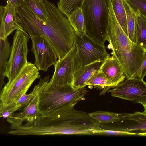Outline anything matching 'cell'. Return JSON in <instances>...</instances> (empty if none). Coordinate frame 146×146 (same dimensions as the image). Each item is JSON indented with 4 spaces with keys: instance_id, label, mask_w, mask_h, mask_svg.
Listing matches in <instances>:
<instances>
[{
    "instance_id": "8992f818",
    "label": "cell",
    "mask_w": 146,
    "mask_h": 146,
    "mask_svg": "<svg viewBox=\"0 0 146 146\" xmlns=\"http://www.w3.org/2000/svg\"><path fill=\"white\" fill-rule=\"evenodd\" d=\"M39 70L34 64L27 62L11 81L4 84L0 94V101L13 102L26 94L34 81L40 78Z\"/></svg>"
},
{
    "instance_id": "4dcf8cb0",
    "label": "cell",
    "mask_w": 146,
    "mask_h": 146,
    "mask_svg": "<svg viewBox=\"0 0 146 146\" xmlns=\"http://www.w3.org/2000/svg\"><path fill=\"white\" fill-rule=\"evenodd\" d=\"M15 7L17 12L22 5L23 0H7Z\"/></svg>"
},
{
    "instance_id": "2e32d148",
    "label": "cell",
    "mask_w": 146,
    "mask_h": 146,
    "mask_svg": "<svg viewBox=\"0 0 146 146\" xmlns=\"http://www.w3.org/2000/svg\"><path fill=\"white\" fill-rule=\"evenodd\" d=\"M4 30L1 39H6L15 30H24L16 19L17 11L15 7L8 1L4 6Z\"/></svg>"
},
{
    "instance_id": "4316f807",
    "label": "cell",
    "mask_w": 146,
    "mask_h": 146,
    "mask_svg": "<svg viewBox=\"0 0 146 146\" xmlns=\"http://www.w3.org/2000/svg\"><path fill=\"white\" fill-rule=\"evenodd\" d=\"M92 134L110 135H134L137 134L130 132L105 129L98 126L92 130Z\"/></svg>"
},
{
    "instance_id": "7402d4cb",
    "label": "cell",
    "mask_w": 146,
    "mask_h": 146,
    "mask_svg": "<svg viewBox=\"0 0 146 146\" xmlns=\"http://www.w3.org/2000/svg\"><path fill=\"white\" fill-rule=\"evenodd\" d=\"M135 15L137 44L146 48V18L137 12Z\"/></svg>"
},
{
    "instance_id": "52a82bcc",
    "label": "cell",
    "mask_w": 146,
    "mask_h": 146,
    "mask_svg": "<svg viewBox=\"0 0 146 146\" xmlns=\"http://www.w3.org/2000/svg\"><path fill=\"white\" fill-rule=\"evenodd\" d=\"M30 37L24 30H17L13 36V43L6 66L5 76L11 81L27 62V43Z\"/></svg>"
},
{
    "instance_id": "5b68a950",
    "label": "cell",
    "mask_w": 146,
    "mask_h": 146,
    "mask_svg": "<svg viewBox=\"0 0 146 146\" xmlns=\"http://www.w3.org/2000/svg\"><path fill=\"white\" fill-rule=\"evenodd\" d=\"M81 8L86 34L104 44L109 17L107 0H83Z\"/></svg>"
},
{
    "instance_id": "5bb4252c",
    "label": "cell",
    "mask_w": 146,
    "mask_h": 146,
    "mask_svg": "<svg viewBox=\"0 0 146 146\" xmlns=\"http://www.w3.org/2000/svg\"><path fill=\"white\" fill-rule=\"evenodd\" d=\"M109 56L102 58L90 64L78 66L74 75L72 86L74 89L85 87L91 77L99 71L106 59Z\"/></svg>"
},
{
    "instance_id": "30bf717a",
    "label": "cell",
    "mask_w": 146,
    "mask_h": 146,
    "mask_svg": "<svg viewBox=\"0 0 146 146\" xmlns=\"http://www.w3.org/2000/svg\"><path fill=\"white\" fill-rule=\"evenodd\" d=\"M119 121L100 124V126L105 129L130 132L140 136L146 135V111L133 113H121Z\"/></svg>"
},
{
    "instance_id": "f1b7e54d",
    "label": "cell",
    "mask_w": 146,
    "mask_h": 146,
    "mask_svg": "<svg viewBox=\"0 0 146 146\" xmlns=\"http://www.w3.org/2000/svg\"><path fill=\"white\" fill-rule=\"evenodd\" d=\"M146 58L141 66L130 78H134L143 80L146 74Z\"/></svg>"
},
{
    "instance_id": "484cf974",
    "label": "cell",
    "mask_w": 146,
    "mask_h": 146,
    "mask_svg": "<svg viewBox=\"0 0 146 146\" xmlns=\"http://www.w3.org/2000/svg\"><path fill=\"white\" fill-rule=\"evenodd\" d=\"M19 109L15 101L7 103L0 101V118L3 117L7 119L12 113Z\"/></svg>"
},
{
    "instance_id": "e0dca14e",
    "label": "cell",
    "mask_w": 146,
    "mask_h": 146,
    "mask_svg": "<svg viewBox=\"0 0 146 146\" xmlns=\"http://www.w3.org/2000/svg\"><path fill=\"white\" fill-rule=\"evenodd\" d=\"M11 50L8 38L5 40L0 39V94L4 84L6 64L9 58Z\"/></svg>"
},
{
    "instance_id": "44dd1931",
    "label": "cell",
    "mask_w": 146,
    "mask_h": 146,
    "mask_svg": "<svg viewBox=\"0 0 146 146\" xmlns=\"http://www.w3.org/2000/svg\"><path fill=\"white\" fill-rule=\"evenodd\" d=\"M93 86L94 88L103 90L100 94H104L112 87L107 80L104 75L98 71L93 74L86 83V86Z\"/></svg>"
},
{
    "instance_id": "ffe728a7",
    "label": "cell",
    "mask_w": 146,
    "mask_h": 146,
    "mask_svg": "<svg viewBox=\"0 0 146 146\" xmlns=\"http://www.w3.org/2000/svg\"><path fill=\"white\" fill-rule=\"evenodd\" d=\"M22 5L40 19L43 21L47 19L48 12L44 0H23Z\"/></svg>"
},
{
    "instance_id": "1f68e13d",
    "label": "cell",
    "mask_w": 146,
    "mask_h": 146,
    "mask_svg": "<svg viewBox=\"0 0 146 146\" xmlns=\"http://www.w3.org/2000/svg\"><path fill=\"white\" fill-rule=\"evenodd\" d=\"M37 0V1H42L43 0Z\"/></svg>"
},
{
    "instance_id": "d4e9b609",
    "label": "cell",
    "mask_w": 146,
    "mask_h": 146,
    "mask_svg": "<svg viewBox=\"0 0 146 146\" xmlns=\"http://www.w3.org/2000/svg\"><path fill=\"white\" fill-rule=\"evenodd\" d=\"M83 0H60L57 3L59 10L67 17L77 8L81 7Z\"/></svg>"
},
{
    "instance_id": "7c38bea8",
    "label": "cell",
    "mask_w": 146,
    "mask_h": 146,
    "mask_svg": "<svg viewBox=\"0 0 146 146\" xmlns=\"http://www.w3.org/2000/svg\"><path fill=\"white\" fill-rule=\"evenodd\" d=\"M32 42L31 50L35 58V64L39 70L46 72L58 58L53 47L48 40L41 36L29 35Z\"/></svg>"
},
{
    "instance_id": "83f0119b",
    "label": "cell",
    "mask_w": 146,
    "mask_h": 146,
    "mask_svg": "<svg viewBox=\"0 0 146 146\" xmlns=\"http://www.w3.org/2000/svg\"><path fill=\"white\" fill-rule=\"evenodd\" d=\"M136 12L146 18V0H125Z\"/></svg>"
},
{
    "instance_id": "9a60e30c",
    "label": "cell",
    "mask_w": 146,
    "mask_h": 146,
    "mask_svg": "<svg viewBox=\"0 0 146 146\" xmlns=\"http://www.w3.org/2000/svg\"><path fill=\"white\" fill-rule=\"evenodd\" d=\"M38 94L22 111L12 113L6 119L7 121L11 125L19 126L24 121L31 122L35 119L40 115L38 106Z\"/></svg>"
},
{
    "instance_id": "d6986e66",
    "label": "cell",
    "mask_w": 146,
    "mask_h": 146,
    "mask_svg": "<svg viewBox=\"0 0 146 146\" xmlns=\"http://www.w3.org/2000/svg\"><path fill=\"white\" fill-rule=\"evenodd\" d=\"M75 33L80 36L87 34L81 7L77 8L67 17Z\"/></svg>"
},
{
    "instance_id": "9c48e42d",
    "label": "cell",
    "mask_w": 146,
    "mask_h": 146,
    "mask_svg": "<svg viewBox=\"0 0 146 146\" xmlns=\"http://www.w3.org/2000/svg\"><path fill=\"white\" fill-rule=\"evenodd\" d=\"M107 92H111L112 96L140 103L146 110V83L143 80L127 79Z\"/></svg>"
},
{
    "instance_id": "cb8c5ba5",
    "label": "cell",
    "mask_w": 146,
    "mask_h": 146,
    "mask_svg": "<svg viewBox=\"0 0 146 146\" xmlns=\"http://www.w3.org/2000/svg\"><path fill=\"white\" fill-rule=\"evenodd\" d=\"M90 116L100 124L112 123L119 121L121 113L97 111L88 114Z\"/></svg>"
},
{
    "instance_id": "8fae6325",
    "label": "cell",
    "mask_w": 146,
    "mask_h": 146,
    "mask_svg": "<svg viewBox=\"0 0 146 146\" xmlns=\"http://www.w3.org/2000/svg\"><path fill=\"white\" fill-rule=\"evenodd\" d=\"M74 44L63 58L58 59L54 65L55 70L49 82L58 85H72L74 74L79 65Z\"/></svg>"
},
{
    "instance_id": "4fadbf2b",
    "label": "cell",
    "mask_w": 146,
    "mask_h": 146,
    "mask_svg": "<svg viewBox=\"0 0 146 146\" xmlns=\"http://www.w3.org/2000/svg\"><path fill=\"white\" fill-rule=\"evenodd\" d=\"M99 71L104 74L112 88L123 82L126 78L121 66L113 56L106 59Z\"/></svg>"
},
{
    "instance_id": "ba28073f",
    "label": "cell",
    "mask_w": 146,
    "mask_h": 146,
    "mask_svg": "<svg viewBox=\"0 0 146 146\" xmlns=\"http://www.w3.org/2000/svg\"><path fill=\"white\" fill-rule=\"evenodd\" d=\"M74 43L79 65H84L110 55L104 44H102L87 34L82 36L75 32Z\"/></svg>"
},
{
    "instance_id": "3957f363",
    "label": "cell",
    "mask_w": 146,
    "mask_h": 146,
    "mask_svg": "<svg viewBox=\"0 0 146 146\" xmlns=\"http://www.w3.org/2000/svg\"><path fill=\"white\" fill-rule=\"evenodd\" d=\"M109 17L106 40L107 48L123 69L125 78H130L146 58V48L132 42L119 24L115 15L111 0H107Z\"/></svg>"
},
{
    "instance_id": "603a6c76",
    "label": "cell",
    "mask_w": 146,
    "mask_h": 146,
    "mask_svg": "<svg viewBox=\"0 0 146 146\" xmlns=\"http://www.w3.org/2000/svg\"><path fill=\"white\" fill-rule=\"evenodd\" d=\"M113 9L117 19L127 36V28L126 15L123 0H111Z\"/></svg>"
},
{
    "instance_id": "6da1fadb",
    "label": "cell",
    "mask_w": 146,
    "mask_h": 146,
    "mask_svg": "<svg viewBox=\"0 0 146 146\" xmlns=\"http://www.w3.org/2000/svg\"><path fill=\"white\" fill-rule=\"evenodd\" d=\"M47 19L42 21L23 5L16 13V19L29 35L45 37L51 44L58 58L64 56L74 44L75 32L67 17L54 3L44 0Z\"/></svg>"
},
{
    "instance_id": "7a4b0ae2",
    "label": "cell",
    "mask_w": 146,
    "mask_h": 146,
    "mask_svg": "<svg viewBox=\"0 0 146 146\" xmlns=\"http://www.w3.org/2000/svg\"><path fill=\"white\" fill-rule=\"evenodd\" d=\"M100 124L88 114L74 108L45 116L38 115L31 122L19 126L11 125L8 134L15 135H92Z\"/></svg>"
},
{
    "instance_id": "f546056e",
    "label": "cell",
    "mask_w": 146,
    "mask_h": 146,
    "mask_svg": "<svg viewBox=\"0 0 146 146\" xmlns=\"http://www.w3.org/2000/svg\"><path fill=\"white\" fill-rule=\"evenodd\" d=\"M4 6L0 5V35H3L4 30Z\"/></svg>"
},
{
    "instance_id": "ac0fdd59",
    "label": "cell",
    "mask_w": 146,
    "mask_h": 146,
    "mask_svg": "<svg viewBox=\"0 0 146 146\" xmlns=\"http://www.w3.org/2000/svg\"><path fill=\"white\" fill-rule=\"evenodd\" d=\"M123 1L126 15L127 36L132 42L137 44L135 12L125 0Z\"/></svg>"
},
{
    "instance_id": "277c9868",
    "label": "cell",
    "mask_w": 146,
    "mask_h": 146,
    "mask_svg": "<svg viewBox=\"0 0 146 146\" xmlns=\"http://www.w3.org/2000/svg\"><path fill=\"white\" fill-rule=\"evenodd\" d=\"M88 91L85 87L74 89L70 84L58 85L48 82L38 94L40 115L45 116L74 108L85 100Z\"/></svg>"
}]
</instances>
